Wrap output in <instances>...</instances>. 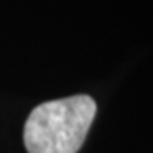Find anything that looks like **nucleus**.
I'll list each match as a JSON object with an SVG mask.
<instances>
[{"instance_id": "nucleus-1", "label": "nucleus", "mask_w": 153, "mask_h": 153, "mask_svg": "<svg viewBox=\"0 0 153 153\" xmlns=\"http://www.w3.org/2000/svg\"><path fill=\"white\" fill-rule=\"evenodd\" d=\"M95 114L97 104L90 95L44 102L34 107L24 124V146L29 153H76Z\"/></svg>"}]
</instances>
